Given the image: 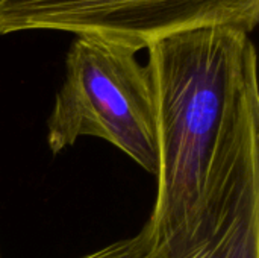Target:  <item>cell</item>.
Here are the masks:
<instances>
[{
  "label": "cell",
  "mask_w": 259,
  "mask_h": 258,
  "mask_svg": "<svg viewBox=\"0 0 259 258\" xmlns=\"http://www.w3.org/2000/svg\"><path fill=\"white\" fill-rule=\"evenodd\" d=\"M146 68L159 151L150 252L170 255L193 240L241 122L259 103L258 56L247 30L214 24L153 41Z\"/></svg>",
  "instance_id": "6da1fadb"
},
{
  "label": "cell",
  "mask_w": 259,
  "mask_h": 258,
  "mask_svg": "<svg viewBox=\"0 0 259 258\" xmlns=\"http://www.w3.org/2000/svg\"><path fill=\"white\" fill-rule=\"evenodd\" d=\"M138 50L111 40L79 35L65 59L64 82L47 119L53 154L90 135L114 144L146 172L159 169L153 88Z\"/></svg>",
  "instance_id": "7a4b0ae2"
},
{
  "label": "cell",
  "mask_w": 259,
  "mask_h": 258,
  "mask_svg": "<svg viewBox=\"0 0 259 258\" xmlns=\"http://www.w3.org/2000/svg\"><path fill=\"white\" fill-rule=\"evenodd\" d=\"M259 0H0V35L62 30L137 49L187 29L225 24L247 30Z\"/></svg>",
  "instance_id": "3957f363"
},
{
  "label": "cell",
  "mask_w": 259,
  "mask_h": 258,
  "mask_svg": "<svg viewBox=\"0 0 259 258\" xmlns=\"http://www.w3.org/2000/svg\"><path fill=\"white\" fill-rule=\"evenodd\" d=\"M146 258H259V122L246 129L188 246Z\"/></svg>",
  "instance_id": "277c9868"
},
{
  "label": "cell",
  "mask_w": 259,
  "mask_h": 258,
  "mask_svg": "<svg viewBox=\"0 0 259 258\" xmlns=\"http://www.w3.org/2000/svg\"><path fill=\"white\" fill-rule=\"evenodd\" d=\"M150 246H152V237H150L149 225L146 224L143 230L134 237L111 243L82 258H146L150 251Z\"/></svg>",
  "instance_id": "5b68a950"
},
{
  "label": "cell",
  "mask_w": 259,
  "mask_h": 258,
  "mask_svg": "<svg viewBox=\"0 0 259 258\" xmlns=\"http://www.w3.org/2000/svg\"><path fill=\"white\" fill-rule=\"evenodd\" d=\"M0 258H2V254H0Z\"/></svg>",
  "instance_id": "8992f818"
}]
</instances>
